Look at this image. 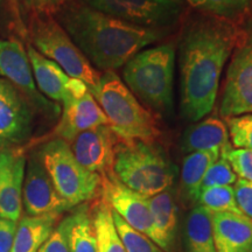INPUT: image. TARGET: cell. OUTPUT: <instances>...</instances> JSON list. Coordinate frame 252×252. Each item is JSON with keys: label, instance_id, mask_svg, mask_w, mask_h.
Returning <instances> with one entry per match:
<instances>
[{"label": "cell", "instance_id": "obj_30", "mask_svg": "<svg viewBox=\"0 0 252 252\" xmlns=\"http://www.w3.org/2000/svg\"><path fill=\"white\" fill-rule=\"evenodd\" d=\"M237 175L232 171L231 166L222 154H220L219 159L208 168L204 174L201 190L217 186H231L237 181Z\"/></svg>", "mask_w": 252, "mask_h": 252}, {"label": "cell", "instance_id": "obj_4", "mask_svg": "<svg viewBox=\"0 0 252 252\" xmlns=\"http://www.w3.org/2000/svg\"><path fill=\"white\" fill-rule=\"evenodd\" d=\"M113 174L126 187L151 197L172 187L176 168L156 141L118 138Z\"/></svg>", "mask_w": 252, "mask_h": 252}, {"label": "cell", "instance_id": "obj_7", "mask_svg": "<svg viewBox=\"0 0 252 252\" xmlns=\"http://www.w3.org/2000/svg\"><path fill=\"white\" fill-rule=\"evenodd\" d=\"M30 36L32 46L41 55L58 63L69 77L84 82L90 93L98 86L100 74L52 15L34 14L30 25Z\"/></svg>", "mask_w": 252, "mask_h": 252}, {"label": "cell", "instance_id": "obj_34", "mask_svg": "<svg viewBox=\"0 0 252 252\" xmlns=\"http://www.w3.org/2000/svg\"><path fill=\"white\" fill-rule=\"evenodd\" d=\"M39 252H69L67 238H65L64 230L61 224L56 226L46 243L41 247Z\"/></svg>", "mask_w": 252, "mask_h": 252}, {"label": "cell", "instance_id": "obj_23", "mask_svg": "<svg viewBox=\"0 0 252 252\" xmlns=\"http://www.w3.org/2000/svg\"><path fill=\"white\" fill-rule=\"evenodd\" d=\"M220 151L189 153L185 157L181 167V191L186 200L197 202L204 174L219 159Z\"/></svg>", "mask_w": 252, "mask_h": 252}, {"label": "cell", "instance_id": "obj_32", "mask_svg": "<svg viewBox=\"0 0 252 252\" xmlns=\"http://www.w3.org/2000/svg\"><path fill=\"white\" fill-rule=\"evenodd\" d=\"M236 203L242 214L252 220V182L238 179L235 187Z\"/></svg>", "mask_w": 252, "mask_h": 252}, {"label": "cell", "instance_id": "obj_31", "mask_svg": "<svg viewBox=\"0 0 252 252\" xmlns=\"http://www.w3.org/2000/svg\"><path fill=\"white\" fill-rule=\"evenodd\" d=\"M220 154L228 160L235 174L242 180L252 182V150L232 149L231 144H228Z\"/></svg>", "mask_w": 252, "mask_h": 252}, {"label": "cell", "instance_id": "obj_20", "mask_svg": "<svg viewBox=\"0 0 252 252\" xmlns=\"http://www.w3.org/2000/svg\"><path fill=\"white\" fill-rule=\"evenodd\" d=\"M32 72L40 93L54 102L63 103L67 98V86L69 77L58 63L41 55L32 45L27 47Z\"/></svg>", "mask_w": 252, "mask_h": 252}, {"label": "cell", "instance_id": "obj_11", "mask_svg": "<svg viewBox=\"0 0 252 252\" xmlns=\"http://www.w3.org/2000/svg\"><path fill=\"white\" fill-rule=\"evenodd\" d=\"M23 204L27 216L61 215L71 209L55 189L39 152L32 154L25 171Z\"/></svg>", "mask_w": 252, "mask_h": 252}, {"label": "cell", "instance_id": "obj_35", "mask_svg": "<svg viewBox=\"0 0 252 252\" xmlns=\"http://www.w3.org/2000/svg\"><path fill=\"white\" fill-rule=\"evenodd\" d=\"M17 223L0 219V252H9L13 243Z\"/></svg>", "mask_w": 252, "mask_h": 252}, {"label": "cell", "instance_id": "obj_14", "mask_svg": "<svg viewBox=\"0 0 252 252\" xmlns=\"http://www.w3.org/2000/svg\"><path fill=\"white\" fill-rule=\"evenodd\" d=\"M118 137L109 125L82 132L69 144L76 160L88 171L100 176L113 174L115 149Z\"/></svg>", "mask_w": 252, "mask_h": 252}, {"label": "cell", "instance_id": "obj_17", "mask_svg": "<svg viewBox=\"0 0 252 252\" xmlns=\"http://www.w3.org/2000/svg\"><path fill=\"white\" fill-rule=\"evenodd\" d=\"M216 252H252V220L231 213H212Z\"/></svg>", "mask_w": 252, "mask_h": 252}, {"label": "cell", "instance_id": "obj_1", "mask_svg": "<svg viewBox=\"0 0 252 252\" xmlns=\"http://www.w3.org/2000/svg\"><path fill=\"white\" fill-rule=\"evenodd\" d=\"M243 34L236 21L212 14L187 21L179 43L180 105L182 115L196 123L212 112L220 80Z\"/></svg>", "mask_w": 252, "mask_h": 252}, {"label": "cell", "instance_id": "obj_27", "mask_svg": "<svg viewBox=\"0 0 252 252\" xmlns=\"http://www.w3.org/2000/svg\"><path fill=\"white\" fill-rule=\"evenodd\" d=\"M112 216L119 236L125 245L126 252H165L158 247L152 239L126 224L125 220L117 214L112 212Z\"/></svg>", "mask_w": 252, "mask_h": 252}, {"label": "cell", "instance_id": "obj_28", "mask_svg": "<svg viewBox=\"0 0 252 252\" xmlns=\"http://www.w3.org/2000/svg\"><path fill=\"white\" fill-rule=\"evenodd\" d=\"M229 139L236 149L252 150V113L226 119Z\"/></svg>", "mask_w": 252, "mask_h": 252}, {"label": "cell", "instance_id": "obj_10", "mask_svg": "<svg viewBox=\"0 0 252 252\" xmlns=\"http://www.w3.org/2000/svg\"><path fill=\"white\" fill-rule=\"evenodd\" d=\"M0 77L11 82L37 109L49 115H59L60 106L50 102L37 90L30 59L24 46L17 40L0 37Z\"/></svg>", "mask_w": 252, "mask_h": 252}, {"label": "cell", "instance_id": "obj_25", "mask_svg": "<svg viewBox=\"0 0 252 252\" xmlns=\"http://www.w3.org/2000/svg\"><path fill=\"white\" fill-rule=\"evenodd\" d=\"M90 212L96 235L97 252H126L109 204L99 198Z\"/></svg>", "mask_w": 252, "mask_h": 252}, {"label": "cell", "instance_id": "obj_33", "mask_svg": "<svg viewBox=\"0 0 252 252\" xmlns=\"http://www.w3.org/2000/svg\"><path fill=\"white\" fill-rule=\"evenodd\" d=\"M69 0H25V5L34 14L52 15L59 13Z\"/></svg>", "mask_w": 252, "mask_h": 252}, {"label": "cell", "instance_id": "obj_12", "mask_svg": "<svg viewBox=\"0 0 252 252\" xmlns=\"http://www.w3.org/2000/svg\"><path fill=\"white\" fill-rule=\"evenodd\" d=\"M100 195L112 212L121 216L126 224L153 241L154 231L149 197L126 187L115 174L102 176Z\"/></svg>", "mask_w": 252, "mask_h": 252}, {"label": "cell", "instance_id": "obj_16", "mask_svg": "<svg viewBox=\"0 0 252 252\" xmlns=\"http://www.w3.org/2000/svg\"><path fill=\"white\" fill-rule=\"evenodd\" d=\"M62 105V116L55 128V134L58 135L56 138L68 144L82 132L100 125H109L108 118L90 91L81 98L67 99Z\"/></svg>", "mask_w": 252, "mask_h": 252}, {"label": "cell", "instance_id": "obj_13", "mask_svg": "<svg viewBox=\"0 0 252 252\" xmlns=\"http://www.w3.org/2000/svg\"><path fill=\"white\" fill-rule=\"evenodd\" d=\"M26 99L17 87L0 77V150L30 138L33 112Z\"/></svg>", "mask_w": 252, "mask_h": 252}, {"label": "cell", "instance_id": "obj_22", "mask_svg": "<svg viewBox=\"0 0 252 252\" xmlns=\"http://www.w3.org/2000/svg\"><path fill=\"white\" fill-rule=\"evenodd\" d=\"M60 224L64 230L69 252H97L91 212L86 203L77 206Z\"/></svg>", "mask_w": 252, "mask_h": 252}, {"label": "cell", "instance_id": "obj_24", "mask_svg": "<svg viewBox=\"0 0 252 252\" xmlns=\"http://www.w3.org/2000/svg\"><path fill=\"white\" fill-rule=\"evenodd\" d=\"M185 238L187 252H216L212 213L209 210L197 206L188 214Z\"/></svg>", "mask_w": 252, "mask_h": 252}, {"label": "cell", "instance_id": "obj_5", "mask_svg": "<svg viewBox=\"0 0 252 252\" xmlns=\"http://www.w3.org/2000/svg\"><path fill=\"white\" fill-rule=\"evenodd\" d=\"M91 94L119 139L156 141L161 135L153 113L141 105L115 71L100 75L98 86Z\"/></svg>", "mask_w": 252, "mask_h": 252}, {"label": "cell", "instance_id": "obj_29", "mask_svg": "<svg viewBox=\"0 0 252 252\" xmlns=\"http://www.w3.org/2000/svg\"><path fill=\"white\" fill-rule=\"evenodd\" d=\"M252 6V0H206L203 11L215 17L236 21Z\"/></svg>", "mask_w": 252, "mask_h": 252}, {"label": "cell", "instance_id": "obj_6", "mask_svg": "<svg viewBox=\"0 0 252 252\" xmlns=\"http://www.w3.org/2000/svg\"><path fill=\"white\" fill-rule=\"evenodd\" d=\"M39 156L59 195L71 208L100 194L102 176L84 168L67 141L60 138L52 139L41 147Z\"/></svg>", "mask_w": 252, "mask_h": 252}, {"label": "cell", "instance_id": "obj_15", "mask_svg": "<svg viewBox=\"0 0 252 252\" xmlns=\"http://www.w3.org/2000/svg\"><path fill=\"white\" fill-rule=\"evenodd\" d=\"M26 158L13 150H0V219L17 223L23 209Z\"/></svg>", "mask_w": 252, "mask_h": 252}, {"label": "cell", "instance_id": "obj_19", "mask_svg": "<svg viewBox=\"0 0 252 252\" xmlns=\"http://www.w3.org/2000/svg\"><path fill=\"white\" fill-rule=\"evenodd\" d=\"M152 216L153 242L165 252H171L178 228V206L169 189L149 197Z\"/></svg>", "mask_w": 252, "mask_h": 252}, {"label": "cell", "instance_id": "obj_9", "mask_svg": "<svg viewBox=\"0 0 252 252\" xmlns=\"http://www.w3.org/2000/svg\"><path fill=\"white\" fill-rule=\"evenodd\" d=\"M89 7L125 23L172 30L185 12L182 0H81Z\"/></svg>", "mask_w": 252, "mask_h": 252}, {"label": "cell", "instance_id": "obj_18", "mask_svg": "<svg viewBox=\"0 0 252 252\" xmlns=\"http://www.w3.org/2000/svg\"><path fill=\"white\" fill-rule=\"evenodd\" d=\"M230 144L226 124L222 119L208 117L189 126L180 140L181 151L186 154L207 151H222Z\"/></svg>", "mask_w": 252, "mask_h": 252}, {"label": "cell", "instance_id": "obj_21", "mask_svg": "<svg viewBox=\"0 0 252 252\" xmlns=\"http://www.w3.org/2000/svg\"><path fill=\"white\" fill-rule=\"evenodd\" d=\"M60 215L25 216L15 229L9 252H39L55 230Z\"/></svg>", "mask_w": 252, "mask_h": 252}, {"label": "cell", "instance_id": "obj_2", "mask_svg": "<svg viewBox=\"0 0 252 252\" xmlns=\"http://www.w3.org/2000/svg\"><path fill=\"white\" fill-rule=\"evenodd\" d=\"M58 14L60 25L82 54L104 72L124 67L137 53L166 39L172 31L135 26L81 1H68Z\"/></svg>", "mask_w": 252, "mask_h": 252}, {"label": "cell", "instance_id": "obj_3", "mask_svg": "<svg viewBox=\"0 0 252 252\" xmlns=\"http://www.w3.org/2000/svg\"><path fill=\"white\" fill-rule=\"evenodd\" d=\"M175 47L163 43L140 50L124 65L125 86L139 100L160 115L174 106Z\"/></svg>", "mask_w": 252, "mask_h": 252}, {"label": "cell", "instance_id": "obj_36", "mask_svg": "<svg viewBox=\"0 0 252 252\" xmlns=\"http://www.w3.org/2000/svg\"><path fill=\"white\" fill-rule=\"evenodd\" d=\"M65 91H67V98H81L84 94L89 93V88L84 82H82L78 78H69L67 86H65ZM64 100V102H65Z\"/></svg>", "mask_w": 252, "mask_h": 252}, {"label": "cell", "instance_id": "obj_8", "mask_svg": "<svg viewBox=\"0 0 252 252\" xmlns=\"http://www.w3.org/2000/svg\"><path fill=\"white\" fill-rule=\"evenodd\" d=\"M220 113L225 119L252 113V24L243 28V34L230 56Z\"/></svg>", "mask_w": 252, "mask_h": 252}, {"label": "cell", "instance_id": "obj_26", "mask_svg": "<svg viewBox=\"0 0 252 252\" xmlns=\"http://www.w3.org/2000/svg\"><path fill=\"white\" fill-rule=\"evenodd\" d=\"M197 202L210 213H231L243 215L236 203L235 190L231 186H217L203 189L201 190Z\"/></svg>", "mask_w": 252, "mask_h": 252}]
</instances>
